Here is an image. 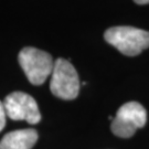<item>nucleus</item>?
<instances>
[{"instance_id":"nucleus-1","label":"nucleus","mask_w":149,"mask_h":149,"mask_svg":"<svg viewBox=\"0 0 149 149\" xmlns=\"http://www.w3.org/2000/svg\"><path fill=\"white\" fill-rule=\"evenodd\" d=\"M106 42L112 44L120 53L135 56L149 48V31L134 27H113L104 33Z\"/></svg>"},{"instance_id":"nucleus-2","label":"nucleus","mask_w":149,"mask_h":149,"mask_svg":"<svg viewBox=\"0 0 149 149\" xmlns=\"http://www.w3.org/2000/svg\"><path fill=\"white\" fill-rule=\"evenodd\" d=\"M18 61L29 82L33 85L43 84L52 74L54 68V61L48 52L30 47L20 51Z\"/></svg>"},{"instance_id":"nucleus-3","label":"nucleus","mask_w":149,"mask_h":149,"mask_svg":"<svg viewBox=\"0 0 149 149\" xmlns=\"http://www.w3.org/2000/svg\"><path fill=\"white\" fill-rule=\"evenodd\" d=\"M50 90L52 94L62 100H74L80 92V80L74 66L69 61L58 59L54 62L51 74Z\"/></svg>"},{"instance_id":"nucleus-4","label":"nucleus","mask_w":149,"mask_h":149,"mask_svg":"<svg viewBox=\"0 0 149 149\" xmlns=\"http://www.w3.org/2000/svg\"><path fill=\"white\" fill-rule=\"evenodd\" d=\"M147 120V113L141 104L137 102H128L116 113L113 118L111 129L113 134L120 138L132 137L136 130L144 127Z\"/></svg>"},{"instance_id":"nucleus-5","label":"nucleus","mask_w":149,"mask_h":149,"mask_svg":"<svg viewBox=\"0 0 149 149\" xmlns=\"http://www.w3.org/2000/svg\"><path fill=\"white\" fill-rule=\"evenodd\" d=\"M6 114L12 120H24L29 124H38L41 114L36 100L27 93L13 92L3 102Z\"/></svg>"},{"instance_id":"nucleus-6","label":"nucleus","mask_w":149,"mask_h":149,"mask_svg":"<svg viewBox=\"0 0 149 149\" xmlns=\"http://www.w3.org/2000/svg\"><path fill=\"white\" fill-rule=\"evenodd\" d=\"M38 140L37 130L18 129L3 136L0 141V149H31Z\"/></svg>"},{"instance_id":"nucleus-7","label":"nucleus","mask_w":149,"mask_h":149,"mask_svg":"<svg viewBox=\"0 0 149 149\" xmlns=\"http://www.w3.org/2000/svg\"><path fill=\"white\" fill-rule=\"evenodd\" d=\"M6 109H5V105L2 102H0V132L5 128L6 126Z\"/></svg>"},{"instance_id":"nucleus-8","label":"nucleus","mask_w":149,"mask_h":149,"mask_svg":"<svg viewBox=\"0 0 149 149\" xmlns=\"http://www.w3.org/2000/svg\"><path fill=\"white\" fill-rule=\"evenodd\" d=\"M137 5H147L149 3V0H134Z\"/></svg>"}]
</instances>
